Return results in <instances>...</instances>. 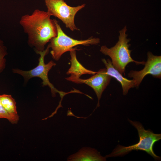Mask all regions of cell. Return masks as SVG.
Instances as JSON below:
<instances>
[{"label": "cell", "instance_id": "cell-1", "mask_svg": "<svg viewBox=\"0 0 161 161\" xmlns=\"http://www.w3.org/2000/svg\"><path fill=\"white\" fill-rule=\"evenodd\" d=\"M47 12L35 10L31 15L22 16L19 23L27 34L28 45L35 52L43 51L46 45L57 35L54 19Z\"/></svg>", "mask_w": 161, "mask_h": 161}, {"label": "cell", "instance_id": "cell-2", "mask_svg": "<svg viewBox=\"0 0 161 161\" xmlns=\"http://www.w3.org/2000/svg\"><path fill=\"white\" fill-rule=\"evenodd\" d=\"M128 120L130 123L137 129L139 138V142L128 146L118 145L111 154L105 157L107 158L122 156L133 150H141L146 152L155 160H160V157L154 153L153 146L156 142L161 139V134H155L150 130H145L142 124L139 122L132 121L129 119Z\"/></svg>", "mask_w": 161, "mask_h": 161}, {"label": "cell", "instance_id": "cell-3", "mask_svg": "<svg viewBox=\"0 0 161 161\" xmlns=\"http://www.w3.org/2000/svg\"><path fill=\"white\" fill-rule=\"evenodd\" d=\"M127 30L126 26L119 31L118 41L114 46L109 48L103 45L100 50L103 54L110 57L113 66L122 75L125 74L126 67L129 63L134 62L137 64L144 65L145 63L144 61H135L131 58V50L129 49L130 44H129L130 39L127 38Z\"/></svg>", "mask_w": 161, "mask_h": 161}, {"label": "cell", "instance_id": "cell-4", "mask_svg": "<svg viewBox=\"0 0 161 161\" xmlns=\"http://www.w3.org/2000/svg\"><path fill=\"white\" fill-rule=\"evenodd\" d=\"M50 47L48 45L47 48L43 51L37 52L36 53L40 55L38 59V65L33 69L28 71H24L19 69H13L12 71L15 73L19 74L22 76L24 79V83H26L31 78L38 77L40 78L42 82L43 86H48L51 89L52 96V97L56 96V93H58L60 95L61 102L64 96L69 93H73V90L69 92H65L59 91L51 83L48 77V73L52 67L56 65V64L53 61H50L47 64L44 62L45 56L49 53Z\"/></svg>", "mask_w": 161, "mask_h": 161}, {"label": "cell", "instance_id": "cell-5", "mask_svg": "<svg viewBox=\"0 0 161 161\" xmlns=\"http://www.w3.org/2000/svg\"><path fill=\"white\" fill-rule=\"evenodd\" d=\"M54 20L57 35L50 40L48 45L52 49L50 52L52 58L55 61L59 60L63 54L70 51L77 46L97 45L100 42V39L97 38L91 37L86 40H80L73 39L67 35L63 31L58 21L55 19Z\"/></svg>", "mask_w": 161, "mask_h": 161}, {"label": "cell", "instance_id": "cell-6", "mask_svg": "<svg viewBox=\"0 0 161 161\" xmlns=\"http://www.w3.org/2000/svg\"><path fill=\"white\" fill-rule=\"evenodd\" d=\"M45 2L47 12L51 16L61 20L71 31L78 30L75 24V17L77 13L85 7V4L72 7L68 5L64 0H45Z\"/></svg>", "mask_w": 161, "mask_h": 161}, {"label": "cell", "instance_id": "cell-7", "mask_svg": "<svg viewBox=\"0 0 161 161\" xmlns=\"http://www.w3.org/2000/svg\"><path fill=\"white\" fill-rule=\"evenodd\" d=\"M112 77L108 74L106 68L100 69L90 78L87 79L70 76L65 78L67 80L76 83L85 84L91 87L97 96L98 102L95 109L100 106V100L103 92L109 84Z\"/></svg>", "mask_w": 161, "mask_h": 161}, {"label": "cell", "instance_id": "cell-8", "mask_svg": "<svg viewBox=\"0 0 161 161\" xmlns=\"http://www.w3.org/2000/svg\"><path fill=\"white\" fill-rule=\"evenodd\" d=\"M145 66L140 71H131L128 74L129 78H132L135 87H138L147 75L150 74L156 78H161V56L154 55L151 52L147 53V60Z\"/></svg>", "mask_w": 161, "mask_h": 161}, {"label": "cell", "instance_id": "cell-9", "mask_svg": "<svg viewBox=\"0 0 161 161\" xmlns=\"http://www.w3.org/2000/svg\"><path fill=\"white\" fill-rule=\"evenodd\" d=\"M102 60L106 68L107 74L115 78L121 84L124 95L127 94L130 88L135 87L133 80H129L123 77L114 67L110 59H108L106 60L105 59H102Z\"/></svg>", "mask_w": 161, "mask_h": 161}, {"label": "cell", "instance_id": "cell-10", "mask_svg": "<svg viewBox=\"0 0 161 161\" xmlns=\"http://www.w3.org/2000/svg\"><path fill=\"white\" fill-rule=\"evenodd\" d=\"M69 161H103L106 158L102 156L96 149L89 147H83L78 152L70 155L67 159Z\"/></svg>", "mask_w": 161, "mask_h": 161}, {"label": "cell", "instance_id": "cell-11", "mask_svg": "<svg viewBox=\"0 0 161 161\" xmlns=\"http://www.w3.org/2000/svg\"><path fill=\"white\" fill-rule=\"evenodd\" d=\"M77 47H75L70 51L71 65L70 68L67 72V75H71V77L80 78L84 74L94 75L97 72L85 68L78 60L76 55V50H78Z\"/></svg>", "mask_w": 161, "mask_h": 161}, {"label": "cell", "instance_id": "cell-12", "mask_svg": "<svg viewBox=\"0 0 161 161\" xmlns=\"http://www.w3.org/2000/svg\"><path fill=\"white\" fill-rule=\"evenodd\" d=\"M0 100L3 107L7 113L13 117L19 120L16 102L11 95L5 94L1 95Z\"/></svg>", "mask_w": 161, "mask_h": 161}, {"label": "cell", "instance_id": "cell-13", "mask_svg": "<svg viewBox=\"0 0 161 161\" xmlns=\"http://www.w3.org/2000/svg\"><path fill=\"white\" fill-rule=\"evenodd\" d=\"M7 54V48L3 41L0 39V73L5 68L6 59L5 57Z\"/></svg>", "mask_w": 161, "mask_h": 161}, {"label": "cell", "instance_id": "cell-14", "mask_svg": "<svg viewBox=\"0 0 161 161\" xmlns=\"http://www.w3.org/2000/svg\"><path fill=\"white\" fill-rule=\"evenodd\" d=\"M4 118L7 120L12 124H17L18 120L11 116L5 110L0 100V119Z\"/></svg>", "mask_w": 161, "mask_h": 161}, {"label": "cell", "instance_id": "cell-15", "mask_svg": "<svg viewBox=\"0 0 161 161\" xmlns=\"http://www.w3.org/2000/svg\"><path fill=\"white\" fill-rule=\"evenodd\" d=\"M79 92H79V93H80V91H79ZM57 108H58V106H57Z\"/></svg>", "mask_w": 161, "mask_h": 161}]
</instances>
